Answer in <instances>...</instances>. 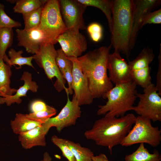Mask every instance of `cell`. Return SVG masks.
I'll use <instances>...</instances> for the list:
<instances>
[{"mask_svg":"<svg viewBox=\"0 0 161 161\" xmlns=\"http://www.w3.org/2000/svg\"><path fill=\"white\" fill-rule=\"evenodd\" d=\"M139 101L132 110L142 117L154 122L161 121V98L155 85L151 83L144 89L143 93H137Z\"/></svg>","mask_w":161,"mask_h":161,"instance_id":"ba28073f","label":"cell"},{"mask_svg":"<svg viewBox=\"0 0 161 161\" xmlns=\"http://www.w3.org/2000/svg\"><path fill=\"white\" fill-rule=\"evenodd\" d=\"M56 109L53 107L47 106L46 110L35 113L26 114L27 116L30 118L42 124L45 123L49 118L56 113Z\"/></svg>","mask_w":161,"mask_h":161,"instance_id":"f1b7e54d","label":"cell"},{"mask_svg":"<svg viewBox=\"0 0 161 161\" xmlns=\"http://www.w3.org/2000/svg\"><path fill=\"white\" fill-rule=\"evenodd\" d=\"M86 6L97 7L105 14L108 22L109 32H112V7L113 0H77Z\"/></svg>","mask_w":161,"mask_h":161,"instance_id":"7402d4cb","label":"cell"},{"mask_svg":"<svg viewBox=\"0 0 161 161\" xmlns=\"http://www.w3.org/2000/svg\"><path fill=\"white\" fill-rule=\"evenodd\" d=\"M41 123L27 117L26 114L17 113L14 119L10 122V125L13 132L19 134L30 130L41 125Z\"/></svg>","mask_w":161,"mask_h":161,"instance_id":"ac0fdd59","label":"cell"},{"mask_svg":"<svg viewBox=\"0 0 161 161\" xmlns=\"http://www.w3.org/2000/svg\"><path fill=\"white\" fill-rule=\"evenodd\" d=\"M44 5L30 13L22 15L26 30L38 28L41 21L42 11Z\"/></svg>","mask_w":161,"mask_h":161,"instance_id":"4316f807","label":"cell"},{"mask_svg":"<svg viewBox=\"0 0 161 161\" xmlns=\"http://www.w3.org/2000/svg\"><path fill=\"white\" fill-rule=\"evenodd\" d=\"M92 161H110L109 160L106 155L100 153L99 154L94 156L92 158Z\"/></svg>","mask_w":161,"mask_h":161,"instance_id":"8d00e7d4","label":"cell"},{"mask_svg":"<svg viewBox=\"0 0 161 161\" xmlns=\"http://www.w3.org/2000/svg\"><path fill=\"white\" fill-rule=\"evenodd\" d=\"M38 29L43 33L44 44L54 45L66 28L61 15L59 0H47L42 9Z\"/></svg>","mask_w":161,"mask_h":161,"instance_id":"5b68a950","label":"cell"},{"mask_svg":"<svg viewBox=\"0 0 161 161\" xmlns=\"http://www.w3.org/2000/svg\"><path fill=\"white\" fill-rule=\"evenodd\" d=\"M15 31L17 46L24 47L28 53L36 54L44 44L43 34L38 28L28 30L17 28Z\"/></svg>","mask_w":161,"mask_h":161,"instance_id":"5bb4252c","label":"cell"},{"mask_svg":"<svg viewBox=\"0 0 161 161\" xmlns=\"http://www.w3.org/2000/svg\"><path fill=\"white\" fill-rule=\"evenodd\" d=\"M154 57L152 48L149 47L144 48L135 59L128 63L131 72L149 67V64L152 61Z\"/></svg>","mask_w":161,"mask_h":161,"instance_id":"44dd1931","label":"cell"},{"mask_svg":"<svg viewBox=\"0 0 161 161\" xmlns=\"http://www.w3.org/2000/svg\"><path fill=\"white\" fill-rule=\"evenodd\" d=\"M137 86L132 80L115 84L105 95L106 104L99 106L97 114L118 117L132 110L137 97Z\"/></svg>","mask_w":161,"mask_h":161,"instance_id":"277c9868","label":"cell"},{"mask_svg":"<svg viewBox=\"0 0 161 161\" xmlns=\"http://www.w3.org/2000/svg\"><path fill=\"white\" fill-rule=\"evenodd\" d=\"M43 156V159L41 161H52V158L48 152H44Z\"/></svg>","mask_w":161,"mask_h":161,"instance_id":"74e56055","label":"cell"},{"mask_svg":"<svg viewBox=\"0 0 161 161\" xmlns=\"http://www.w3.org/2000/svg\"><path fill=\"white\" fill-rule=\"evenodd\" d=\"M20 80L24 81V84L17 89L15 95H8L0 94L1 104L5 103L7 106H9L15 103L20 104L22 102L21 97L27 96V93L29 90L33 92L37 91L38 86L35 81L32 80L31 73L27 71L24 72Z\"/></svg>","mask_w":161,"mask_h":161,"instance_id":"2e32d148","label":"cell"},{"mask_svg":"<svg viewBox=\"0 0 161 161\" xmlns=\"http://www.w3.org/2000/svg\"><path fill=\"white\" fill-rule=\"evenodd\" d=\"M55 60L61 73L67 67L72 64V61L67 57L61 49L56 50Z\"/></svg>","mask_w":161,"mask_h":161,"instance_id":"1f68e13d","label":"cell"},{"mask_svg":"<svg viewBox=\"0 0 161 161\" xmlns=\"http://www.w3.org/2000/svg\"><path fill=\"white\" fill-rule=\"evenodd\" d=\"M68 58V57H67ZM72 63V85L74 95L79 106L89 105L93 101L87 79L82 72L78 58H68Z\"/></svg>","mask_w":161,"mask_h":161,"instance_id":"7c38bea8","label":"cell"},{"mask_svg":"<svg viewBox=\"0 0 161 161\" xmlns=\"http://www.w3.org/2000/svg\"><path fill=\"white\" fill-rule=\"evenodd\" d=\"M56 53L54 45L45 44L42 45L38 52L32 56L37 64L44 69L48 79L52 80L56 78L54 86L58 92H60L66 88L65 86L66 80L56 64Z\"/></svg>","mask_w":161,"mask_h":161,"instance_id":"52a82bcc","label":"cell"},{"mask_svg":"<svg viewBox=\"0 0 161 161\" xmlns=\"http://www.w3.org/2000/svg\"><path fill=\"white\" fill-rule=\"evenodd\" d=\"M0 97H0V105L1 104V103H0Z\"/></svg>","mask_w":161,"mask_h":161,"instance_id":"ab89813d","label":"cell"},{"mask_svg":"<svg viewBox=\"0 0 161 161\" xmlns=\"http://www.w3.org/2000/svg\"><path fill=\"white\" fill-rule=\"evenodd\" d=\"M51 141L60 149L63 156L68 161H76L72 151L67 144V140L54 135L51 137Z\"/></svg>","mask_w":161,"mask_h":161,"instance_id":"83f0119b","label":"cell"},{"mask_svg":"<svg viewBox=\"0 0 161 161\" xmlns=\"http://www.w3.org/2000/svg\"><path fill=\"white\" fill-rule=\"evenodd\" d=\"M67 143L76 161H92L94 155L90 149L82 147L79 143L71 140H67Z\"/></svg>","mask_w":161,"mask_h":161,"instance_id":"cb8c5ba5","label":"cell"},{"mask_svg":"<svg viewBox=\"0 0 161 161\" xmlns=\"http://www.w3.org/2000/svg\"><path fill=\"white\" fill-rule=\"evenodd\" d=\"M133 127L121 143L123 146L146 143L155 147L161 142V130L158 126L154 127L151 120L138 116L136 117Z\"/></svg>","mask_w":161,"mask_h":161,"instance_id":"8992f818","label":"cell"},{"mask_svg":"<svg viewBox=\"0 0 161 161\" xmlns=\"http://www.w3.org/2000/svg\"><path fill=\"white\" fill-rule=\"evenodd\" d=\"M57 41L68 58H78L87 49L86 38L79 30L67 29L59 36Z\"/></svg>","mask_w":161,"mask_h":161,"instance_id":"8fae6325","label":"cell"},{"mask_svg":"<svg viewBox=\"0 0 161 161\" xmlns=\"http://www.w3.org/2000/svg\"><path fill=\"white\" fill-rule=\"evenodd\" d=\"M136 117L133 114L117 117L108 116L96 120L92 127L84 133L87 140L98 146L107 148L112 154V149L121 143L134 124Z\"/></svg>","mask_w":161,"mask_h":161,"instance_id":"7a4b0ae2","label":"cell"},{"mask_svg":"<svg viewBox=\"0 0 161 161\" xmlns=\"http://www.w3.org/2000/svg\"><path fill=\"white\" fill-rule=\"evenodd\" d=\"M125 161H161V155L159 151L155 149L150 153L145 147L144 143H141L137 149L131 154L126 155Z\"/></svg>","mask_w":161,"mask_h":161,"instance_id":"d6986e66","label":"cell"},{"mask_svg":"<svg viewBox=\"0 0 161 161\" xmlns=\"http://www.w3.org/2000/svg\"><path fill=\"white\" fill-rule=\"evenodd\" d=\"M161 23V9L151 12H145L143 15L140 21L139 28L141 29L146 24H160Z\"/></svg>","mask_w":161,"mask_h":161,"instance_id":"f546056e","label":"cell"},{"mask_svg":"<svg viewBox=\"0 0 161 161\" xmlns=\"http://www.w3.org/2000/svg\"><path fill=\"white\" fill-rule=\"evenodd\" d=\"M72 64L69 66L65 69L61 73L63 78L66 81L68 87L65 89L66 92L72 95L73 93L72 88L73 77L72 73Z\"/></svg>","mask_w":161,"mask_h":161,"instance_id":"836d02e7","label":"cell"},{"mask_svg":"<svg viewBox=\"0 0 161 161\" xmlns=\"http://www.w3.org/2000/svg\"><path fill=\"white\" fill-rule=\"evenodd\" d=\"M23 53V51L22 50L17 51L14 49L11 48L8 52L9 58L6 63L11 67L12 66H15V65L18 66V67L17 68L18 69H21L22 66L24 65H28L35 69L32 62L33 59V56L23 57L22 56Z\"/></svg>","mask_w":161,"mask_h":161,"instance_id":"603a6c76","label":"cell"},{"mask_svg":"<svg viewBox=\"0 0 161 161\" xmlns=\"http://www.w3.org/2000/svg\"><path fill=\"white\" fill-rule=\"evenodd\" d=\"M13 38V28H5L0 29V57L2 59L7 55L5 52L8 48L11 47Z\"/></svg>","mask_w":161,"mask_h":161,"instance_id":"484cf974","label":"cell"},{"mask_svg":"<svg viewBox=\"0 0 161 161\" xmlns=\"http://www.w3.org/2000/svg\"><path fill=\"white\" fill-rule=\"evenodd\" d=\"M67 96L66 103L56 116L49 118L45 123L41 124L47 134L52 127L56 128L60 132L64 128L75 125L77 120L81 116V111L80 106L73 95L72 100Z\"/></svg>","mask_w":161,"mask_h":161,"instance_id":"9c48e42d","label":"cell"},{"mask_svg":"<svg viewBox=\"0 0 161 161\" xmlns=\"http://www.w3.org/2000/svg\"><path fill=\"white\" fill-rule=\"evenodd\" d=\"M47 133L42 125L18 135V140L22 148L30 149L37 146L46 145L45 135Z\"/></svg>","mask_w":161,"mask_h":161,"instance_id":"e0dca14e","label":"cell"},{"mask_svg":"<svg viewBox=\"0 0 161 161\" xmlns=\"http://www.w3.org/2000/svg\"><path fill=\"white\" fill-rule=\"evenodd\" d=\"M134 11L132 31L130 42V50L133 48L138 35L140 21L143 14L146 11L153 10L161 3L160 0H133Z\"/></svg>","mask_w":161,"mask_h":161,"instance_id":"9a60e30c","label":"cell"},{"mask_svg":"<svg viewBox=\"0 0 161 161\" xmlns=\"http://www.w3.org/2000/svg\"><path fill=\"white\" fill-rule=\"evenodd\" d=\"M47 105L43 101L36 100L33 101L30 106V109L32 113L42 111L46 110Z\"/></svg>","mask_w":161,"mask_h":161,"instance_id":"e575fe53","label":"cell"},{"mask_svg":"<svg viewBox=\"0 0 161 161\" xmlns=\"http://www.w3.org/2000/svg\"><path fill=\"white\" fill-rule=\"evenodd\" d=\"M134 11L133 0H113L110 45L114 52L124 55L128 60Z\"/></svg>","mask_w":161,"mask_h":161,"instance_id":"3957f363","label":"cell"},{"mask_svg":"<svg viewBox=\"0 0 161 161\" xmlns=\"http://www.w3.org/2000/svg\"><path fill=\"white\" fill-rule=\"evenodd\" d=\"M11 67L0 57V94L12 95L17 91V89L10 87Z\"/></svg>","mask_w":161,"mask_h":161,"instance_id":"ffe728a7","label":"cell"},{"mask_svg":"<svg viewBox=\"0 0 161 161\" xmlns=\"http://www.w3.org/2000/svg\"><path fill=\"white\" fill-rule=\"evenodd\" d=\"M107 69L110 80L115 84L131 80L130 66L120 53L114 52L110 53L107 58Z\"/></svg>","mask_w":161,"mask_h":161,"instance_id":"4fadbf2b","label":"cell"},{"mask_svg":"<svg viewBox=\"0 0 161 161\" xmlns=\"http://www.w3.org/2000/svg\"><path fill=\"white\" fill-rule=\"evenodd\" d=\"M62 17L67 29L85 30L83 14L87 7L77 0H59Z\"/></svg>","mask_w":161,"mask_h":161,"instance_id":"30bf717a","label":"cell"},{"mask_svg":"<svg viewBox=\"0 0 161 161\" xmlns=\"http://www.w3.org/2000/svg\"><path fill=\"white\" fill-rule=\"evenodd\" d=\"M47 0H17L13 7L15 13L22 15L34 11L44 5Z\"/></svg>","mask_w":161,"mask_h":161,"instance_id":"d4e9b609","label":"cell"},{"mask_svg":"<svg viewBox=\"0 0 161 161\" xmlns=\"http://www.w3.org/2000/svg\"><path fill=\"white\" fill-rule=\"evenodd\" d=\"M87 31L92 40L98 42L101 40L103 35V30L101 25L97 23L90 24L87 28Z\"/></svg>","mask_w":161,"mask_h":161,"instance_id":"d6a6232c","label":"cell"},{"mask_svg":"<svg viewBox=\"0 0 161 161\" xmlns=\"http://www.w3.org/2000/svg\"><path fill=\"white\" fill-rule=\"evenodd\" d=\"M159 61L158 67L157 75L156 84L155 87L156 88L159 95H161V45L160 47L159 55L158 57Z\"/></svg>","mask_w":161,"mask_h":161,"instance_id":"d590c367","label":"cell"},{"mask_svg":"<svg viewBox=\"0 0 161 161\" xmlns=\"http://www.w3.org/2000/svg\"><path fill=\"white\" fill-rule=\"evenodd\" d=\"M5 6L0 2V29L5 28H18L21 25V22L10 17L5 12Z\"/></svg>","mask_w":161,"mask_h":161,"instance_id":"4dcf8cb0","label":"cell"},{"mask_svg":"<svg viewBox=\"0 0 161 161\" xmlns=\"http://www.w3.org/2000/svg\"><path fill=\"white\" fill-rule=\"evenodd\" d=\"M112 47L110 45L102 46L78 58L94 99H105L106 94L113 87L107 74V58Z\"/></svg>","mask_w":161,"mask_h":161,"instance_id":"6da1fadb","label":"cell"},{"mask_svg":"<svg viewBox=\"0 0 161 161\" xmlns=\"http://www.w3.org/2000/svg\"><path fill=\"white\" fill-rule=\"evenodd\" d=\"M17 0H7V1L10 2L11 3H16V2Z\"/></svg>","mask_w":161,"mask_h":161,"instance_id":"f35d334b","label":"cell"}]
</instances>
